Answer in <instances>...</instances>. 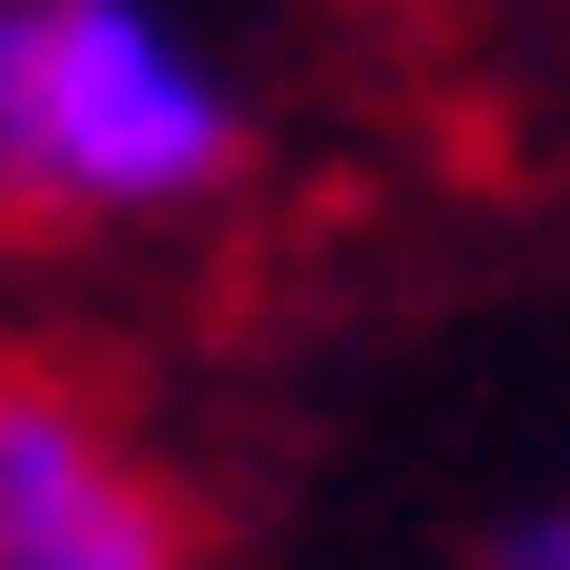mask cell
Instances as JSON below:
<instances>
[{
    "instance_id": "obj_1",
    "label": "cell",
    "mask_w": 570,
    "mask_h": 570,
    "mask_svg": "<svg viewBox=\"0 0 570 570\" xmlns=\"http://www.w3.org/2000/svg\"><path fill=\"white\" fill-rule=\"evenodd\" d=\"M238 96L159 0H0V206L142 223L223 190Z\"/></svg>"
},
{
    "instance_id": "obj_2",
    "label": "cell",
    "mask_w": 570,
    "mask_h": 570,
    "mask_svg": "<svg viewBox=\"0 0 570 570\" xmlns=\"http://www.w3.org/2000/svg\"><path fill=\"white\" fill-rule=\"evenodd\" d=\"M175 554V508L142 491L127 428L48 381V365H0V570H142Z\"/></svg>"
},
{
    "instance_id": "obj_3",
    "label": "cell",
    "mask_w": 570,
    "mask_h": 570,
    "mask_svg": "<svg viewBox=\"0 0 570 570\" xmlns=\"http://www.w3.org/2000/svg\"><path fill=\"white\" fill-rule=\"evenodd\" d=\"M508 554H523V570H570V508H539V523H523Z\"/></svg>"
}]
</instances>
